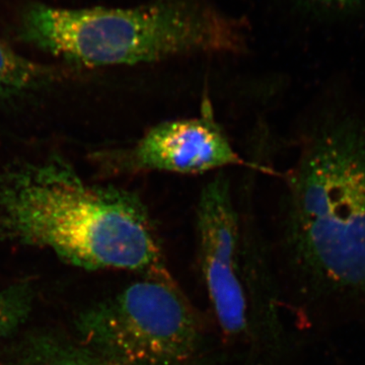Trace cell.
Returning a JSON list of instances; mask_svg holds the SVG:
<instances>
[{"mask_svg": "<svg viewBox=\"0 0 365 365\" xmlns=\"http://www.w3.org/2000/svg\"><path fill=\"white\" fill-rule=\"evenodd\" d=\"M59 76L57 69L26 58L0 40V98L37 90Z\"/></svg>", "mask_w": 365, "mask_h": 365, "instance_id": "7", "label": "cell"}, {"mask_svg": "<svg viewBox=\"0 0 365 365\" xmlns=\"http://www.w3.org/2000/svg\"><path fill=\"white\" fill-rule=\"evenodd\" d=\"M29 44L85 67L131 66L244 49V24L193 0H157L132 9L33 2L19 19Z\"/></svg>", "mask_w": 365, "mask_h": 365, "instance_id": "3", "label": "cell"}, {"mask_svg": "<svg viewBox=\"0 0 365 365\" xmlns=\"http://www.w3.org/2000/svg\"><path fill=\"white\" fill-rule=\"evenodd\" d=\"M201 268L209 299L220 328L228 337L248 327V304L240 266L241 227L225 174L203 187L196 207Z\"/></svg>", "mask_w": 365, "mask_h": 365, "instance_id": "6", "label": "cell"}, {"mask_svg": "<svg viewBox=\"0 0 365 365\" xmlns=\"http://www.w3.org/2000/svg\"><path fill=\"white\" fill-rule=\"evenodd\" d=\"M307 9L325 18H343L365 9V0H302Z\"/></svg>", "mask_w": 365, "mask_h": 365, "instance_id": "10", "label": "cell"}, {"mask_svg": "<svg viewBox=\"0 0 365 365\" xmlns=\"http://www.w3.org/2000/svg\"><path fill=\"white\" fill-rule=\"evenodd\" d=\"M97 160L107 172L119 175H196L250 165L228 140L207 97L198 116L162 122L131 145L97 153Z\"/></svg>", "mask_w": 365, "mask_h": 365, "instance_id": "5", "label": "cell"}, {"mask_svg": "<svg viewBox=\"0 0 365 365\" xmlns=\"http://www.w3.org/2000/svg\"><path fill=\"white\" fill-rule=\"evenodd\" d=\"M287 182L283 251L299 302L325 328L365 319V107L325 98Z\"/></svg>", "mask_w": 365, "mask_h": 365, "instance_id": "1", "label": "cell"}, {"mask_svg": "<svg viewBox=\"0 0 365 365\" xmlns=\"http://www.w3.org/2000/svg\"><path fill=\"white\" fill-rule=\"evenodd\" d=\"M0 235L86 269L165 268L150 212L129 190L90 184L59 157L0 167Z\"/></svg>", "mask_w": 365, "mask_h": 365, "instance_id": "2", "label": "cell"}, {"mask_svg": "<svg viewBox=\"0 0 365 365\" xmlns=\"http://www.w3.org/2000/svg\"><path fill=\"white\" fill-rule=\"evenodd\" d=\"M81 332L115 365H194L203 346L198 319L169 271L143 275L90 309Z\"/></svg>", "mask_w": 365, "mask_h": 365, "instance_id": "4", "label": "cell"}, {"mask_svg": "<svg viewBox=\"0 0 365 365\" xmlns=\"http://www.w3.org/2000/svg\"><path fill=\"white\" fill-rule=\"evenodd\" d=\"M32 304V287L25 283L0 292V338L13 333L25 322Z\"/></svg>", "mask_w": 365, "mask_h": 365, "instance_id": "9", "label": "cell"}, {"mask_svg": "<svg viewBox=\"0 0 365 365\" xmlns=\"http://www.w3.org/2000/svg\"><path fill=\"white\" fill-rule=\"evenodd\" d=\"M19 365H115L90 349L41 345Z\"/></svg>", "mask_w": 365, "mask_h": 365, "instance_id": "8", "label": "cell"}]
</instances>
